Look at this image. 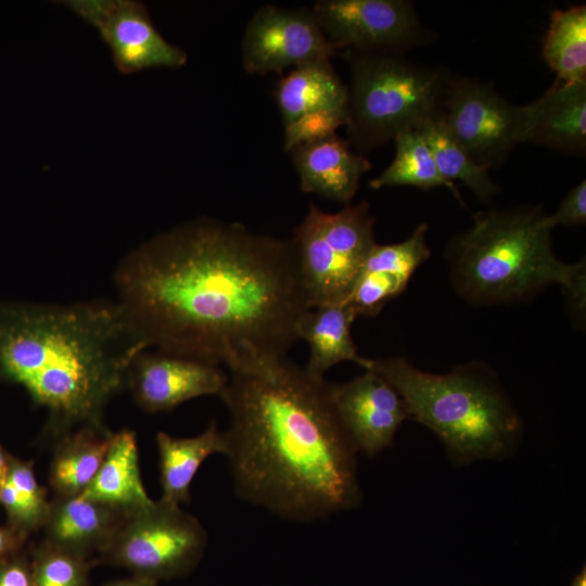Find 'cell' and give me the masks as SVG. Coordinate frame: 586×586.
<instances>
[{
	"mask_svg": "<svg viewBox=\"0 0 586 586\" xmlns=\"http://www.w3.org/2000/svg\"><path fill=\"white\" fill-rule=\"evenodd\" d=\"M8 526L25 536L43 527L50 501L46 489L38 483L33 462L10 455L8 472L0 488Z\"/></svg>",
	"mask_w": 586,
	"mask_h": 586,
	"instance_id": "26",
	"label": "cell"
},
{
	"mask_svg": "<svg viewBox=\"0 0 586 586\" xmlns=\"http://www.w3.org/2000/svg\"><path fill=\"white\" fill-rule=\"evenodd\" d=\"M394 140L395 157L381 175L370 181L371 189L411 186L426 190L445 187L466 206L456 183L440 173L429 145L418 130L403 131Z\"/></svg>",
	"mask_w": 586,
	"mask_h": 586,
	"instance_id": "25",
	"label": "cell"
},
{
	"mask_svg": "<svg viewBox=\"0 0 586 586\" xmlns=\"http://www.w3.org/2000/svg\"><path fill=\"white\" fill-rule=\"evenodd\" d=\"M26 537L11 528L0 525V561L21 552Z\"/></svg>",
	"mask_w": 586,
	"mask_h": 586,
	"instance_id": "32",
	"label": "cell"
},
{
	"mask_svg": "<svg viewBox=\"0 0 586 586\" xmlns=\"http://www.w3.org/2000/svg\"><path fill=\"white\" fill-rule=\"evenodd\" d=\"M543 56L568 84H586V7L555 10L543 47Z\"/></svg>",
	"mask_w": 586,
	"mask_h": 586,
	"instance_id": "24",
	"label": "cell"
},
{
	"mask_svg": "<svg viewBox=\"0 0 586 586\" xmlns=\"http://www.w3.org/2000/svg\"><path fill=\"white\" fill-rule=\"evenodd\" d=\"M93 563L42 542L34 549L30 561L34 586H88Z\"/></svg>",
	"mask_w": 586,
	"mask_h": 586,
	"instance_id": "28",
	"label": "cell"
},
{
	"mask_svg": "<svg viewBox=\"0 0 586 586\" xmlns=\"http://www.w3.org/2000/svg\"><path fill=\"white\" fill-rule=\"evenodd\" d=\"M330 393L357 451L368 457L392 446L396 432L409 419L398 392L370 370L345 383L330 384Z\"/></svg>",
	"mask_w": 586,
	"mask_h": 586,
	"instance_id": "13",
	"label": "cell"
},
{
	"mask_svg": "<svg viewBox=\"0 0 586 586\" xmlns=\"http://www.w3.org/2000/svg\"><path fill=\"white\" fill-rule=\"evenodd\" d=\"M220 394L237 494L285 520L311 522L357 507V449L330 384L286 355L241 358Z\"/></svg>",
	"mask_w": 586,
	"mask_h": 586,
	"instance_id": "2",
	"label": "cell"
},
{
	"mask_svg": "<svg viewBox=\"0 0 586 586\" xmlns=\"http://www.w3.org/2000/svg\"><path fill=\"white\" fill-rule=\"evenodd\" d=\"M311 11L336 51L404 53L428 39L407 0H320Z\"/></svg>",
	"mask_w": 586,
	"mask_h": 586,
	"instance_id": "10",
	"label": "cell"
},
{
	"mask_svg": "<svg viewBox=\"0 0 586 586\" xmlns=\"http://www.w3.org/2000/svg\"><path fill=\"white\" fill-rule=\"evenodd\" d=\"M111 436L106 428H81L56 440L49 470L54 497H74L86 491L102 464Z\"/></svg>",
	"mask_w": 586,
	"mask_h": 586,
	"instance_id": "23",
	"label": "cell"
},
{
	"mask_svg": "<svg viewBox=\"0 0 586 586\" xmlns=\"http://www.w3.org/2000/svg\"><path fill=\"white\" fill-rule=\"evenodd\" d=\"M160 456L161 500L180 506L190 500V486L202 463L212 455H227L226 431L215 421L199 435L175 437L165 432L156 434Z\"/></svg>",
	"mask_w": 586,
	"mask_h": 586,
	"instance_id": "20",
	"label": "cell"
},
{
	"mask_svg": "<svg viewBox=\"0 0 586 586\" xmlns=\"http://www.w3.org/2000/svg\"><path fill=\"white\" fill-rule=\"evenodd\" d=\"M63 5L95 29L116 69L131 75L151 68H179L187 53L168 42L137 0H66Z\"/></svg>",
	"mask_w": 586,
	"mask_h": 586,
	"instance_id": "11",
	"label": "cell"
},
{
	"mask_svg": "<svg viewBox=\"0 0 586 586\" xmlns=\"http://www.w3.org/2000/svg\"><path fill=\"white\" fill-rule=\"evenodd\" d=\"M206 545V531L194 515L160 499L126 513L94 561L158 583L188 575Z\"/></svg>",
	"mask_w": 586,
	"mask_h": 586,
	"instance_id": "8",
	"label": "cell"
},
{
	"mask_svg": "<svg viewBox=\"0 0 586 586\" xmlns=\"http://www.w3.org/2000/svg\"><path fill=\"white\" fill-rule=\"evenodd\" d=\"M227 380L220 366L146 349L131 362L126 385L142 409L160 412L192 398L220 396Z\"/></svg>",
	"mask_w": 586,
	"mask_h": 586,
	"instance_id": "14",
	"label": "cell"
},
{
	"mask_svg": "<svg viewBox=\"0 0 586 586\" xmlns=\"http://www.w3.org/2000/svg\"><path fill=\"white\" fill-rule=\"evenodd\" d=\"M289 153L306 193L349 204L360 177L371 168L370 162L351 150L348 141L335 135L300 145Z\"/></svg>",
	"mask_w": 586,
	"mask_h": 586,
	"instance_id": "16",
	"label": "cell"
},
{
	"mask_svg": "<svg viewBox=\"0 0 586 586\" xmlns=\"http://www.w3.org/2000/svg\"><path fill=\"white\" fill-rule=\"evenodd\" d=\"M146 349L118 303L0 306V375L47 410L56 440L105 428L106 405Z\"/></svg>",
	"mask_w": 586,
	"mask_h": 586,
	"instance_id": "3",
	"label": "cell"
},
{
	"mask_svg": "<svg viewBox=\"0 0 586 586\" xmlns=\"http://www.w3.org/2000/svg\"><path fill=\"white\" fill-rule=\"evenodd\" d=\"M525 142L584 156L586 152V84L556 79L536 101L525 105Z\"/></svg>",
	"mask_w": 586,
	"mask_h": 586,
	"instance_id": "15",
	"label": "cell"
},
{
	"mask_svg": "<svg viewBox=\"0 0 586 586\" xmlns=\"http://www.w3.org/2000/svg\"><path fill=\"white\" fill-rule=\"evenodd\" d=\"M103 586H158V583L145 577L132 575L129 578L117 579Z\"/></svg>",
	"mask_w": 586,
	"mask_h": 586,
	"instance_id": "33",
	"label": "cell"
},
{
	"mask_svg": "<svg viewBox=\"0 0 586 586\" xmlns=\"http://www.w3.org/2000/svg\"><path fill=\"white\" fill-rule=\"evenodd\" d=\"M435 119L474 162L489 169L525 143V105L509 103L486 81L449 75Z\"/></svg>",
	"mask_w": 586,
	"mask_h": 586,
	"instance_id": "9",
	"label": "cell"
},
{
	"mask_svg": "<svg viewBox=\"0 0 586 586\" xmlns=\"http://www.w3.org/2000/svg\"><path fill=\"white\" fill-rule=\"evenodd\" d=\"M367 201L327 213L310 202L293 231L302 288L309 308L345 303L374 240Z\"/></svg>",
	"mask_w": 586,
	"mask_h": 586,
	"instance_id": "7",
	"label": "cell"
},
{
	"mask_svg": "<svg viewBox=\"0 0 586 586\" xmlns=\"http://www.w3.org/2000/svg\"><path fill=\"white\" fill-rule=\"evenodd\" d=\"M125 514L82 495L54 497L42 527L43 542L89 559L106 546Z\"/></svg>",
	"mask_w": 586,
	"mask_h": 586,
	"instance_id": "17",
	"label": "cell"
},
{
	"mask_svg": "<svg viewBox=\"0 0 586 586\" xmlns=\"http://www.w3.org/2000/svg\"><path fill=\"white\" fill-rule=\"evenodd\" d=\"M86 498L130 513L154 502L141 479L136 434L130 430L112 433L102 464L86 491Z\"/></svg>",
	"mask_w": 586,
	"mask_h": 586,
	"instance_id": "18",
	"label": "cell"
},
{
	"mask_svg": "<svg viewBox=\"0 0 586 586\" xmlns=\"http://www.w3.org/2000/svg\"><path fill=\"white\" fill-rule=\"evenodd\" d=\"M416 271L409 253L397 244H375L366 257L348 300L357 315L372 317L407 288Z\"/></svg>",
	"mask_w": 586,
	"mask_h": 586,
	"instance_id": "22",
	"label": "cell"
},
{
	"mask_svg": "<svg viewBox=\"0 0 586 586\" xmlns=\"http://www.w3.org/2000/svg\"><path fill=\"white\" fill-rule=\"evenodd\" d=\"M551 228L556 226H577L586 222V180L572 188L558 209L547 215Z\"/></svg>",
	"mask_w": 586,
	"mask_h": 586,
	"instance_id": "30",
	"label": "cell"
},
{
	"mask_svg": "<svg viewBox=\"0 0 586 586\" xmlns=\"http://www.w3.org/2000/svg\"><path fill=\"white\" fill-rule=\"evenodd\" d=\"M429 145L442 176L461 181L483 203L491 204L500 188L489 176V168L474 162L436 119L417 128Z\"/></svg>",
	"mask_w": 586,
	"mask_h": 586,
	"instance_id": "27",
	"label": "cell"
},
{
	"mask_svg": "<svg viewBox=\"0 0 586 586\" xmlns=\"http://www.w3.org/2000/svg\"><path fill=\"white\" fill-rule=\"evenodd\" d=\"M115 278L146 348L216 366L286 355L309 309L292 238L206 217L149 240Z\"/></svg>",
	"mask_w": 586,
	"mask_h": 586,
	"instance_id": "1",
	"label": "cell"
},
{
	"mask_svg": "<svg viewBox=\"0 0 586 586\" xmlns=\"http://www.w3.org/2000/svg\"><path fill=\"white\" fill-rule=\"evenodd\" d=\"M346 125V117L332 112L306 114L284 126V151L320 141L335 135L339 127Z\"/></svg>",
	"mask_w": 586,
	"mask_h": 586,
	"instance_id": "29",
	"label": "cell"
},
{
	"mask_svg": "<svg viewBox=\"0 0 586 586\" xmlns=\"http://www.w3.org/2000/svg\"><path fill=\"white\" fill-rule=\"evenodd\" d=\"M283 125L314 112H332L346 117L347 86L335 74L330 60L295 67L275 89Z\"/></svg>",
	"mask_w": 586,
	"mask_h": 586,
	"instance_id": "21",
	"label": "cell"
},
{
	"mask_svg": "<svg viewBox=\"0 0 586 586\" xmlns=\"http://www.w3.org/2000/svg\"><path fill=\"white\" fill-rule=\"evenodd\" d=\"M335 54L313 11L306 9L262 7L249 22L242 41V65L249 74L280 73Z\"/></svg>",
	"mask_w": 586,
	"mask_h": 586,
	"instance_id": "12",
	"label": "cell"
},
{
	"mask_svg": "<svg viewBox=\"0 0 586 586\" xmlns=\"http://www.w3.org/2000/svg\"><path fill=\"white\" fill-rule=\"evenodd\" d=\"M0 586H34L30 562L21 552L0 561Z\"/></svg>",
	"mask_w": 586,
	"mask_h": 586,
	"instance_id": "31",
	"label": "cell"
},
{
	"mask_svg": "<svg viewBox=\"0 0 586 586\" xmlns=\"http://www.w3.org/2000/svg\"><path fill=\"white\" fill-rule=\"evenodd\" d=\"M446 247L455 292L480 306L530 301L559 285L573 319L585 316L586 264H568L555 253L547 214L538 205L492 208Z\"/></svg>",
	"mask_w": 586,
	"mask_h": 586,
	"instance_id": "4",
	"label": "cell"
},
{
	"mask_svg": "<svg viewBox=\"0 0 586 586\" xmlns=\"http://www.w3.org/2000/svg\"><path fill=\"white\" fill-rule=\"evenodd\" d=\"M355 311L346 304L321 306L307 309L298 320V340L309 348L305 370L317 379L333 366L353 361L361 367L366 357L358 354L351 329Z\"/></svg>",
	"mask_w": 586,
	"mask_h": 586,
	"instance_id": "19",
	"label": "cell"
},
{
	"mask_svg": "<svg viewBox=\"0 0 586 586\" xmlns=\"http://www.w3.org/2000/svg\"><path fill=\"white\" fill-rule=\"evenodd\" d=\"M348 143L359 154L437 116L449 74L394 52L349 51Z\"/></svg>",
	"mask_w": 586,
	"mask_h": 586,
	"instance_id": "6",
	"label": "cell"
},
{
	"mask_svg": "<svg viewBox=\"0 0 586 586\" xmlns=\"http://www.w3.org/2000/svg\"><path fill=\"white\" fill-rule=\"evenodd\" d=\"M9 458L10 455L0 445V488L8 472Z\"/></svg>",
	"mask_w": 586,
	"mask_h": 586,
	"instance_id": "34",
	"label": "cell"
},
{
	"mask_svg": "<svg viewBox=\"0 0 586 586\" xmlns=\"http://www.w3.org/2000/svg\"><path fill=\"white\" fill-rule=\"evenodd\" d=\"M571 586H586V568L583 569L575 575L572 581Z\"/></svg>",
	"mask_w": 586,
	"mask_h": 586,
	"instance_id": "35",
	"label": "cell"
},
{
	"mask_svg": "<svg viewBox=\"0 0 586 586\" xmlns=\"http://www.w3.org/2000/svg\"><path fill=\"white\" fill-rule=\"evenodd\" d=\"M361 367L398 392L409 419L436 434L454 464L502 460L517 450L523 433L521 416L486 362L472 360L446 373H432L392 356L365 358Z\"/></svg>",
	"mask_w": 586,
	"mask_h": 586,
	"instance_id": "5",
	"label": "cell"
}]
</instances>
